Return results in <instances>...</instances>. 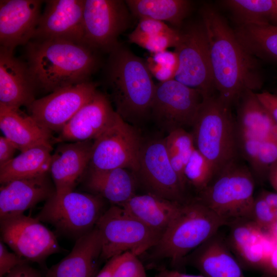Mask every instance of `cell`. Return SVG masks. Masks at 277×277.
Returning a JSON list of instances; mask_svg holds the SVG:
<instances>
[{
	"label": "cell",
	"instance_id": "1",
	"mask_svg": "<svg viewBox=\"0 0 277 277\" xmlns=\"http://www.w3.org/2000/svg\"><path fill=\"white\" fill-rule=\"evenodd\" d=\"M201 15L208 39L214 89L221 101L231 107L246 91L262 87L258 62L217 10L205 6Z\"/></svg>",
	"mask_w": 277,
	"mask_h": 277
},
{
	"label": "cell",
	"instance_id": "2",
	"mask_svg": "<svg viewBox=\"0 0 277 277\" xmlns=\"http://www.w3.org/2000/svg\"><path fill=\"white\" fill-rule=\"evenodd\" d=\"M26 45L35 86L47 92L89 81L98 66L95 51L83 44L50 39H32Z\"/></svg>",
	"mask_w": 277,
	"mask_h": 277
},
{
	"label": "cell",
	"instance_id": "3",
	"mask_svg": "<svg viewBox=\"0 0 277 277\" xmlns=\"http://www.w3.org/2000/svg\"><path fill=\"white\" fill-rule=\"evenodd\" d=\"M146 61L120 44L110 53L107 84L115 111L136 123L150 115L155 85Z\"/></svg>",
	"mask_w": 277,
	"mask_h": 277
},
{
	"label": "cell",
	"instance_id": "4",
	"mask_svg": "<svg viewBox=\"0 0 277 277\" xmlns=\"http://www.w3.org/2000/svg\"><path fill=\"white\" fill-rule=\"evenodd\" d=\"M192 127L195 148L209 162L214 175L241 158L235 118L216 94L203 99Z\"/></svg>",
	"mask_w": 277,
	"mask_h": 277
},
{
	"label": "cell",
	"instance_id": "5",
	"mask_svg": "<svg viewBox=\"0 0 277 277\" xmlns=\"http://www.w3.org/2000/svg\"><path fill=\"white\" fill-rule=\"evenodd\" d=\"M228 225L197 197L188 200L153 247L155 254L179 263Z\"/></svg>",
	"mask_w": 277,
	"mask_h": 277
},
{
	"label": "cell",
	"instance_id": "6",
	"mask_svg": "<svg viewBox=\"0 0 277 277\" xmlns=\"http://www.w3.org/2000/svg\"><path fill=\"white\" fill-rule=\"evenodd\" d=\"M255 182L249 167L239 159L217 172L197 198L228 224L251 220Z\"/></svg>",
	"mask_w": 277,
	"mask_h": 277
},
{
	"label": "cell",
	"instance_id": "7",
	"mask_svg": "<svg viewBox=\"0 0 277 277\" xmlns=\"http://www.w3.org/2000/svg\"><path fill=\"white\" fill-rule=\"evenodd\" d=\"M104 199L90 193L55 192L36 216L63 235L77 239L92 230L106 210Z\"/></svg>",
	"mask_w": 277,
	"mask_h": 277
},
{
	"label": "cell",
	"instance_id": "8",
	"mask_svg": "<svg viewBox=\"0 0 277 277\" xmlns=\"http://www.w3.org/2000/svg\"><path fill=\"white\" fill-rule=\"evenodd\" d=\"M96 227L101 240V260L104 261L128 252L138 256L155 246L161 237L117 205L106 209Z\"/></svg>",
	"mask_w": 277,
	"mask_h": 277
},
{
	"label": "cell",
	"instance_id": "9",
	"mask_svg": "<svg viewBox=\"0 0 277 277\" xmlns=\"http://www.w3.org/2000/svg\"><path fill=\"white\" fill-rule=\"evenodd\" d=\"M180 33L174 47L179 61L174 80L200 91L204 98L215 94L208 39L202 21L189 25Z\"/></svg>",
	"mask_w": 277,
	"mask_h": 277
},
{
	"label": "cell",
	"instance_id": "10",
	"mask_svg": "<svg viewBox=\"0 0 277 277\" xmlns=\"http://www.w3.org/2000/svg\"><path fill=\"white\" fill-rule=\"evenodd\" d=\"M131 12L121 0H84L83 44L95 51L110 53L119 36L131 23Z\"/></svg>",
	"mask_w": 277,
	"mask_h": 277
},
{
	"label": "cell",
	"instance_id": "11",
	"mask_svg": "<svg viewBox=\"0 0 277 277\" xmlns=\"http://www.w3.org/2000/svg\"><path fill=\"white\" fill-rule=\"evenodd\" d=\"M142 144L137 131L117 113L111 126L93 141L90 169L125 168L135 173Z\"/></svg>",
	"mask_w": 277,
	"mask_h": 277
},
{
	"label": "cell",
	"instance_id": "12",
	"mask_svg": "<svg viewBox=\"0 0 277 277\" xmlns=\"http://www.w3.org/2000/svg\"><path fill=\"white\" fill-rule=\"evenodd\" d=\"M203 99L200 91L174 79L159 83L155 85L150 115L168 133L192 127Z\"/></svg>",
	"mask_w": 277,
	"mask_h": 277
},
{
	"label": "cell",
	"instance_id": "13",
	"mask_svg": "<svg viewBox=\"0 0 277 277\" xmlns=\"http://www.w3.org/2000/svg\"><path fill=\"white\" fill-rule=\"evenodd\" d=\"M0 221L1 241L27 261L40 263L62 250L54 233L35 217L23 214Z\"/></svg>",
	"mask_w": 277,
	"mask_h": 277
},
{
	"label": "cell",
	"instance_id": "14",
	"mask_svg": "<svg viewBox=\"0 0 277 277\" xmlns=\"http://www.w3.org/2000/svg\"><path fill=\"white\" fill-rule=\"evenodd\" d=\"M149 193L183 204L186 188L172 167L164 139L142 144L135 173Z\"/></svg>",
	"mask_w": 277,
	"mask_h": 277
},
{
	"label": "cell",
	"instance_id": "15",
	"mask_svg": "<svg viewBox=\"0 0 277 277\" xmlns=\"http://www.w3.org/2000/svg\"><path fill=\"white\" fill-rule=\"evenodd\" d=\"M96 84L87 81L56 90L27 107L29 115L52 134L60 132L96 92Z\"/></svg>",
	"mask_w": 277,
	"mask_h": 277
},
{
	"label": "cell",
	"instance_id": "16",
	"mask_svg": "<svg viewBox=\"0 0 277 277\" xmlns=\"http://www.w3.org/2000/svg\"><path fill=\"white\" fill-rule=\"evenodd\" d=\"M84 1H46L32 39H59L83 44Z\"/></svg>",
	"mask_w": 277,
	"mask_h": 277
},
{
	"label": "cell",
	"instance_id": "17",
	"mask_svg": "<svg viewBox=\"0 0 277 277\" xmlns=\"http://www.w3.org/2000/svg\"><path fill=\"white\" fill-rule=\"evenodd\" d=\"M43 1H0L1 47L13 51L32 39Z\"/></svg>",
	"mask_w": 277,
	"mask_h": 277
},
{
	"label": "cell",
	"instance_id": "18",
	"mask_svg": "<svg viewBox=\"0 0 277 277\" xmlns=\"http://www.w3.org/2000/svg\"><path fill=\"white\" fill-rule=\"evenodd\" d=\"M117 115L108 97L97 91L63 128L56 141H93L111 126Z\"/></svg>",
	"mask_w": 277,
	"mask_h": 277
},
{
	"label": "cell",
	"instance_id": "19",
	"mask_svg": "<svg viewBox=\"0 0 277 277\" xmlns=\"http://www.w3.org/2000/svg\"><path fill=\"white\" fill-rule=\"evenodd\" d=\"M49 175V172L2 184L0 220L23 214L26 210L50 198L55 189Z\"/></svg>",
	"mask_w": 277,
	"mask_h": 277
},
{
	"label": "cell",
	"instance_id": "20",
	"mask_svg": "<svg viewBox=\"0 0 277 277\" xmlns=\"http://www.w3.org/2000/svg\"><path fill=\"white\" fill-rule=\"evenodd\" d=\"M92 141L64 142L52 154L49 172L55 192L73 191L89 165Z\"/></svg>",
	"mask_w": 277,
	"mask_h": 277
},
{
	"label": "cell",
	"instance_id": "21",
	"mask_svg": "<svg viewBox=\"0 0 277 277\" xmlns=\"http://www.w3.org/2000/svg\"><path fill=\"white\" fill-rule=\"evenodd\" d=\"M36 88L27 63L13 55V51L0 48V104L19 109L35 99Z\"/></svg>",
	"mask_w": 277,
	"mask_h": 277
},
{
	"label": "cell",
	"instance_id": "22",
	"mask_svg": "<svg viewBox=\"0 0 277 277\" xmlns=\"http://www.w3.org/2000/svg\"><path fill=\"white\" fill-rule=\"evenodd\" d=\"M189 259L204 277H245L226 239L219 231L192 251Z\"/></svg>",
	"mask_w": 277,
	"mask_h": 277
},
{
	"label": "cell",
	"instance_id": "23",
	"mask_svg": "<svg viewBox=\"0 0 277 277\" xmlns=\"http://www.w3.org/2000/svg\"><path fill=\"white\" fill-rule=\"evenodd\" d=\"M101 252V237L95 226L76 239L70 252L51 266L45 277H95Z\"/></svg>",
	"mask_w": 277,
	"mask_h": 277
},
{
	"label": "cell",
	"instance_id": "24",
	"mask_svg": "<svg viewBox=\"0 0 277 277\" xmlns=\"http://www.w3.org/2000/svg\"><path fill=\"white\" fill-rule=\"evenodd\" d=\"M227 226L230 229L227 242L241 266L262 269L268 255L264 231L246 219L233 220Z\"/></svg>",
	"mask_w": 277,
	"mask_h": 277
},
{
	"label": "cell",
	"instance_id": "25",
	"mask_svg": "<svg viewBox=\"0 0 277 277\" xmlns=\"http://www.w3.org/2000/svg\"><path fill=\"white\" fill-rule=\"evenodd\" d=\"M0 128L21 152L37 146H52V134L19 109L0 104Z\"/></svg>",
	"mask_w": 277,
	"mask_h": 277
},
{
	"label": "cell",
	"instance_id": "26",
	"mask_svg": "<svg viewBox=\"0 0 277 277\" xmlns=\"http://www.w3.org/2000/svg\"><path fill=\"white\" fill-rule=\"evenodd\" d=\"M182 204L148 193L135 194L120 206L162 236Z\"/></svg>",
	"mask_w": 277,
	"mask_h": 277
},
{
	"label": "cell",
	"instance_id": "27",
	"mask_svg": "<svg viewBox=\"0 0 277 277\" xmlns=\"http://www.w3.org/2000/svg\"><path fill=\"white\" fill-rule=\"evenodd\" d=\"M90 193L98 195L112 205L122 206L135 195V181L127 169H90L85 182Z\"/></svg>",
	"mask_w": 277,
	"mask_h": 277
},
{
	"label": "cell",
	"instance_id": "28",
	"mask_svg": "<svg viewBox=\"0 0 277 277\" xmlns=\"http://www.w3.org/2000/svg\"><path fill=\"white\" fill-rule=\"evenodd\" d=\"M236 105L237 132L262 141L277 135V125L254 91H246Z\"/></svg>",
	"mask_w": 277,
	"mask_h": 277
},
{
	"label": "cell",
	"instance_id": "29",
	"mask_svg": "<svg viewBox=\"0 0 277 277\" xmlns=\"http://www.w3.org/2000/svg\"><path fill=\"white\" fill-rule=\"evenodd\" d=\"M51 146L33 147L21 152L0 167L1 185L11 181L36 177L49 172Z\"/></svg>",
	"mask_w": 277,
	"mask_h": 277
},
{
	"label": "cell",
	"instance_id": "30",
	"mask_svg": "<svg viewBox=\"0 0 277 277\" xmlns=\"http://www.w3.org/2000/svg\"><path fill=\"white\" fill-rule=\"evenodd\" d=\"M125 2L133 16L150 18L180 27L188 15L191 2L187 0H126Z\"/></svg>",
	"mask_w": 277,
	"mask_h": 277
},
{
	"label": "cell",
	"instance_id": "31",
	"mask_svg": "<svg viewBox=\"0 0 277 277\" xmlns=\"http://www.w3.org/2000/svg\"><path fill=\"white\" fill-rule=\"evenodd\" d=\"M234 32L240 43L253 56L277 62V25H240Z\"/></svg>",
	"mask_w": 277,
	"mask_h": 277
},
{
	"label": "cell",
	"instance_id": "32",
	"mask_svg": "<svg viewBox=\"0 0 277 277\" xmlns=\"http://www.w3.org/2000/svg\"><path fill=\"white\" fill-rule=\"evenodd\" d=\"M164 141L171 164L186 188L184 168L195 149L192 133L177 129L169 133Z\"/></svg>",
	"mask_w": 277,
	"mask_h": 277
},
{
	"label": "cell",
	"instance_id": "33",
	"mask_svg": "<svg viewBox=\"0 0 277 277\" xmlns=\"http://www.w3.org/2000/svg\"><path fill=\"white\" fill-rule=\"evenodd\" d=\"M224 3L240 25L270 23L274 0H227Z\"/></svg>",
	"mask_w": 277,
	"mask_h": 277
},
{
	"label": "cell",
	"instance_id": "34",
	"mask_svg": "<svg viewBox=\"0 0 277 277\" xmlns=\"http://www.w3.org/2000/svg\"><path fill=\"white\" fill-rule=\"evenodd\" d=\"M184 176L187 183L200 192L210 183L214 173L209 162L195 148L185 165Z\"/></svg>",
	"mask_w": 277,
	"mask_h": 277
},
{
	"label": "cell",
	"instance_id": "35",
	"mask_svg": "<svg viewBox=\"0 0 277 277\" xmlns=\"http://www.w3.org/2000/svg\"><path fill=\"white\" fill-rule=\"evenodd\" d=\"M145 61L151 74L159 83L174 79L179 66L177 56L174 51L167 50L151 54Z\"/></svg>",
	"mask_w": 277,
	"mask_h": 277
},
{
	"label": "cell",
	"instance_id": "36",
	"mask_svg": "<svg viewBox=\"0 0 277 277\" xmlns=\"http://www.w3.org/2000/svg\"><path fill=\"white\" fill-rule=\"evenodd\" d=\"M277 162V135L261 141L253 166L250 169L255 180L267 179L270 168Z\"/></svg>",
	"mask_w": 277,
	"mask_h": 277
},
{
	"label": "cell",
	"instance_id": "37",
	"mask_svg": "<svg viewBox=\"0 0 277 277\" xmlns=\"http://www.w3.org/2000/svg\"><path fill=\"white\" fill-rule=\"evenodd\" d=\"M180 30L169 34L146 35L131 32L128 35L129 42L145 49L151 54L167 50L175 47L180 37Z\"/></svg>",
	"mask_w": 277,
	"mask_h": 277
},
{
	"label": "cell",
	"instance_id": "38",
	"mask_svg": "<svg viewBox=\"0 0 277 277\" xmlns=\"http://www.w3.org/2000/svg\"><path fill=\"white\" fill-rule=\"evenodd\" d=\"M251 220L263 231H268L276 221L272 210L260 194L254 197Z\"/></svg>",
	"mask_w": 277,
	"mask_h": 277
},
{
	"label": "cell",
	"instance_id": "39",
	"mask_svg": "<svg viewBox=\"0 0 277 277\" xmlns=\"http://www.w3.org/2000/svg\"><path fill=\"white\" fill-rule=\"evenodd\" d=\"M112 277H147L145 269L138 256L129 252L119 264Z\"/></svg>",
	"mask_w": 277,
	"mask_h": 277
},
{
	"label": "cell",
	"instance_id": "40",
	"mask_svg": "<svg viewBox=\"0 0 277 277\" xmlns=\"http://www.w3.org/2000/svg\"><path fill=\"white\" fill-rule=\"evenodd\" d=\"M177 29L168 26L166 23L150 18L139 19V22L133 31L146 35L169 34Z\"/></svg>",
	"mask_w": 277,
	"mask_h": 277
},
{
	"label": "cell",
	"instance_id": "41",
	"mask_svg": "<svg viewBox=\"0 0 277 277\" xmlns=\"http://www.w3.org/2000/svg\"><path fill=\"white\" fill-rule=\"evenodd\" d=\"M27 261L23 259L15 252H10L7 249L4 243L0 242V277H4L14 268Z\"/></svg>",
	"mask_w": 277,
	"mask_h": 277
},
{
	"label": "cell",
	"instance_id": "42",
	"mask_svg": "<svg viewBox=\"0 0 277 277\" xmlns=\"http://www.w3.org/2000/svg\"><path fill=\"white\" fill-rule=\"evenodd\" d=\"M256 95L277 125V94L265 91L256 93Z\"/></svg>",
	"mask_w": 277,
	"mask_h": 277
},
{
	"label": "cell",
	"instance_id": "43",
	"mask_svg": "<svg viewBox=\"0 0 277 277\" xmlns=\"http://www.w3.org/2000/svg\"><path fill=\"white\" fill-rule=\"evenodd\" d=\"M17 150L15 145L5 136L0 137V167L4 166L14 157Z\"/></svg>",
	"mask_w": 277,
	"mask_h": 277
},
{
	"label": "cell",
	"instance_id": "44",
	"mask_svg": "<svg viewBox=\"0 0 277 277\" xmlns=\"http://www.w3.org/2000/svg\"><path fill=\"white\" fill-rule=\"evenodd\" d=\"M128 253L129 252L124 253L108 260L106 265L96 274L95 277H112L116 268L127 256Z\"/></svg>",
	"mask_w": 277,
	"mask_h": 277
},
{
	"label": "cell",
	"instance_id": "45",
	"mask_svg": "<svg viewBox=\"0 0 277 277\" xmlns=\"http://www.w3.org/2000/svg\"><path fill=\"white\" fill-rule=\"evenodd\" d=\"M4 277H42V276L38 271L27 263H25L17 266Z\"/></svg>",
	"mask_w": 277,
	"mask_h": 277
},
{
	"label": "cell",
	"instance_id": "46",
	"mask_svg": "<svg viewBox=\"0 0 277 277\" xmlns=\"http://www.w3.org/2000/svg\"><path fill=\"white\" fill-rule=\"evenodd\" d=\"M262 269L270 277H277V245L267 258Z\"/></svg>",
	"mask_w": 277,
	"mask_h": 277
},
{
	"label": "cell",
	"instance_id": "47",
	"mask_svg": "<svg viewBox=\"0 0 277 277\" xmlns=\"http://www.w3.org/2000/svg\"><path fill=\"white\" fill-rule=\"evenodd\" d=\"M260 194L270 207L277 221V193L263 190Z\"/></svg>",
	"mask_w": 277,
	"mask_h": 277
},
{
	"label": "cell",
	"instance_id": "48",
	"mask_svg": "<svg viewBox=\"0 0 277 277\" xmlns=\"http://www.w3.org/2000/svg\"><path fill=\"white\" fill-rule=\"evenodd\" d=\"M267 179L275 192L277 193V162L269 169Z\"/></svg>",
	"mask_w": 277,
	"mask_h": 277
},
{
	"label": "cell",
	"instance_id": "49",
	"mask_svg": "<svg viewBox=\"0 0 277 277\" xmlns=\"http://www.w3.org/2000/svg\"><path fill=\"white\" fill-rule=\"evenodd\" d=\"M270 21L273 22L272 24L277 25V0H274L273 9Z\"/></svg>",
	"mask_w": 277,
	"mask_h": 277
},
{
	"label": "cell",
	"instance_id": "50",
	"mask_svg": "<svg viewBox=\"0 0 277 277\" xmlns=\"http://www.w3.org/2000/svg\"><path fill=\"white\" fill-rule=\"evenodd\" d=\"M269 233L277 240V221L274 223L273 226L268 231Z\"/></svg>",
	"mask_w": 277,
	"mask_h": 277
},
{
	"label": "cell",
	"instance_id": "51",
	"mask_svg": "<svg viewBox=\"0 0 277 277\" xmlns=\"http://www.w3.org/2000/svg\"><path fill=\"white\" fill-rule=\"evenodd\" d=\"M164 277H184L183 273L176 271H171L166 273Z\"/></svg>",
	"mask_w": 277,
	"mask_h": 277
},
{
	"label": "cell",
	"instance_id": "52",
	"mask_svg": "<svg viewBox=\"0 0 277 277\" xmlns=\"http://www.w3.org/2000/svg\"><path fill=\"white\" fill-rule=\"evenodd\" d=\"M183 275L184 277H204V276L202 275H192V274H184L183 273Z\"/></svg>",
	"mask_w": 277,
	"mask_h": 277
},
{
	"label": "cell",
	"instance_id": "53",
	"mask_svg": "<svg viewBox=\"0 0 277 277\" xmlns=\"http://www.w3.org/2000/svg\"><path fill=\"white\" fill-rule=\"evenodd\" d=\"M155 277H160V276H155Z\"/></svg>",
	"mask_w": 277,
	"mask_h": 277
},
{
	"label": "cell",
	"instance_id": "54",
	"mask_svg": "<svg viewBox=\"0 0 277 277\" xmlns=\"http://www.w3.org/2000/svg\"><path fill=\"white\" fill-rule=\"evenodd\" d=\"M276 94H277V93H276Z\"/></svg>",
	"mask_w": 277,
	"mask_h": 277
}]
</instances>
